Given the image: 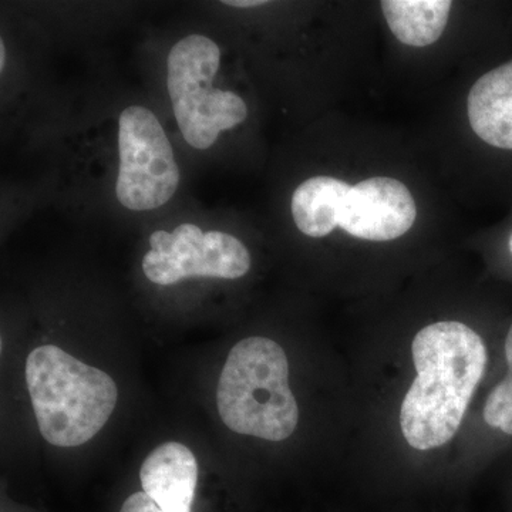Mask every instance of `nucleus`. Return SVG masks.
<instances>
[{
	"instance_id": "ddd939ff",
	"label": "nucleus",
	"mask_w": 512,
	"mask_h": 512,
	"mask_svg": "<svg viewBox=\"0 0 512 512\" xmlns=\"http://www.w3.org/2000/svg\"><path fill=\"white\" fill-rule=\"evenodd\" d=\"M120 512H164L161 510L160 505L153 500L147 493L141 491L130 495L126 501H124L123 507Z\"/></svg>"
},
{
	"instance_id": "f8f14e48",
	"label": "nucleus",
	"mask_w": 512,
	"mask_h": 512,
	"mask_svg": "<svg viewBox=\"0 0 512 512\" xmlns=\"http://www.w3.org/2000/svg\"><path fill=\"white\" fill-rule=\"evenodd\" d=\"M504 375L488 393L483 419L490 429L512 439V323L504 339Z\"/></svg>"
},
{
	"instance_id": "39448f33",
	"label": "nucleus",
	"mask_w": 512,
	"mask_h": 512,
	"mask_svg": "<svg viewBox=\"0 0 512 512\" xmlns=\"http://www.w3.org/2000/svg\"><path fill=\"white\" fill-rule=\"evenodd\" d=\"M120 168L116 194L133 211L156 210L173 198L180 171L173 147L157 117L131 106L119 119Z\"/></svg>"
},
{
	"instance_id": "7ed1b4c3",
	"label": "nucleus",
	"mask_w": 512,
	"mask_h": 512,
	"mask_svg": "<svg viewBox=\"0 0 512 512\" xmlns=\"http://www.w3.org/2000/svg\"><path fill=\"white\" fill-rule=\"evenodd\" d=\"M217 403L222 421L235 433L269 441L291 437L299 409L284 349L261 336L238 342L222 369Z\"/></svg>"
},
{
	"instance_id": "2eb2a0df",
	"label": "nucleus",
	"mask_w": 512,
	"mask_h": 512,
	"mask_svg": "<svg viewBox=\"0 0 512 512\" xmlns=\"http://www.w3.org/2000/svg\"><path fill=\"white\" fill-rule=\"evenodd\" d=\"M5 55H6V50H5V45H3V42L0 43V69L3 70V67H5Z\"/></svg>"
},
{
	"instance_id": "dca6fc26",
	"label": "nucleus",
	"mask_w": 512,
	"mask_h": 512,
	"mask_svg": "<svg viewBox=\"0 0 512 512\" xmlns=\"http://www.w3.org/2000/svg\"><path fill=\"white\" fill-rule=\"evenodd\" d=\"M508 248H510V252H511V255H512V235H511V238H510V242H508Z\"/></svg>"
},
{
	"instance_id": "423d86ee",
	"label": "nucleus",
	"mask_w": 512,
	"mask_h": 512,
	"mask_svg": "<svg viewBox=\"0 0 512 512\" xmlns=\"http://www.w3.org/2000/svg\"><path fill=\"white\" fill-rule=\"evenodd\" d=\"M150 247L143 271L157 285L177 284L192 276L238 279L251 268V255L239 239L220 231L202 232L194 224L154 232Z\"/></svg>"
},
{
	"instance_id": "4468645a",
	"label": "nucleus",
	"mask_w": 512,
	"mask_h": 512,
	"mask_svg": "<svg viewBox=\"0 0 512 512\" xmlns=\"http://www.w3.org/2000/svg\"><path fill=\"white\" fill-rule=\"evenodd\" d=\"M262 0H225L224 5L234 6V8H256V6L265 5Z\"/></svg>"
},
{
	"instance_id": "6e6552de",
	"label": "nucleus",
	"mask_w": 512,
	"mask_h": 512,
	"mask_svg": "<svg viewBox=\"0 0 512 512\" xmlns=\"http://www.w3.org/2000/svg\"><path fill=\"white\" fill-rule=\"evenodd\" d=\"M140 480L144 493L164 512H191L198 484L197 458L184 444L168 441L144 460Z\"/></svg>"
},
{
	"instance_id": "f257e3e1",
	"label": "nucleus",
	"mask_w": 512,
	"mask_h": 512,
	"mask_svg": "<svg viewBox=\"0 0 512 512\" xmlns=\"http://www.w3.org/2000/svg\"><path fill=\"white\" fill-rule=\"evenodd\" d=\"M417 376L403 400L400 426L407 443L426 451L454 436L488 366L483 338L460 322H439L413 340Z\"/></svg>"
},
{
	"instance_id": "f03ea898",
	"label": "nucleus",
	"mask_w": 512,
	"mask_h": 512,
	"mask_svg": "<svg viewBox=\"0 0 512 512\" xmlns=\"http://www.w3.org/2000/svg\"><path fill=\"white\" fill-rule=\"evenodd\" d=\"M26 383L40 433L56 447H77L92 440L119 399L116 383L106 372L52 345L30 353Z\"/></svg>"
},
{
	"instance_id": "20e7f679",
	"label": "nucleus",
	"mask_w": 512,
	"mask_h": 512,
	"mask_svg": "<svg viewBox=\"0 0 512 512\" xmlns=\"http://www.w3.org/2000/svg\"><path fill=\"white\" fill-rule=\"evenodd\" d=\"M220 62V47L200 35L175 43L168 55L167 87L174 116L184 140L197 150L214 146L221 131L237 127L248 116L238 94L212 87Z\"/></svg>"
},
{
	"instance_id": "0eeeda50",
	"label": "nucleus",
	"mask_w": 512,
	"mask_h": 512,
	"mask_svg": "<svg viewBox=\"0 0 512 512\" xmlns=\"http://www.w3.org/2000/svg\"><path fill=\"white\" fill-rule=\"evenodd\" d=\"M416 217V202L406 185L394 178L373 177L350 187L339 227L366 241H393L410 231Z\"/></svg>"
},
{
	"instance_id": "9b49d317",
	"label": "nucleus",
	"mask_w": 512,
	"mask_h": 512,
	"mask_svg": "<svg viewBox=\"0 0 512 512\" xmlns=\"http://www.w3.org/2000/svg\"><path fill=\"white\" fill-rule=\"evenodd\" d=\"M450 0H384L382 10L390 30L407 46L433 45L443 35Z\"/></svg>"
},
{
	"instance_id": "1a4fd4ad",
	"label": "nucleus",
	"mask_w": 512,
	"mask_h": 512,
	"mask_svg": "<svg viewBox=\"0 0 512 512\" xmlns=\"http://www.w3.org/2000/svg\"><path fill=\"white\" fill-rule=\"evenodd\" d=\"M467 109L471 128L484 143L512 150V62L477 80Z\"/></svg>"
},
{
	"instance_id": "9d476101",
	"label": "nucleus",
	"mask_w": 512,
	"mask_h": 512,
	"mask_svg": "<svg viewBox=\"0 0 512 512\" xmlns=\"http://www.w3.org/2000/svg\"><path fill=\"white\" fill-rule=\"evenodd\" d=\"M350 187L333 177H313L299 185L292 197V217L299 231L312 238L328 237L339 227Z\"/></svg>"
}]
</instances>
